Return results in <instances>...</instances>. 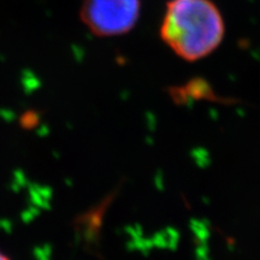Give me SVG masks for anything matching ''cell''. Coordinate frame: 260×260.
<instances>
[{
	"label": "cell",
	"instance_id": "obj_1",
	"mask_svg": "<svg viewBox=\"0 0 260 260\" xmlns=\"http://www.w3.org/2000/svg\"><path fill=\"white\" fill-rule=\"evenodd\" d=\"M225 24L211 0H170L160 25V38L176 56L197 61L222 44Z\"/></svg>",
	"mask_w": 260,
	"mask_h": 260
},
{
	"label": "cell",
	"instance_id": "obj_2",
	"mask_svg": "<svg viewBox=\"0 0 260 260\" xmlns=\"http://www.w3.org/2000/svg\"><path fill=\"white\" fill-rule=\"evenodd\" d=\"M141 14V0H83L81 21L100 38H113L133 30Z\"/></svg>",
	"mask_w": 260,
	"mask_h": 260
},
{
	"label": "cell",
	"instance_id": "obj_3",
	"mask_svg": "<svg viewBox=\"0 0 260 260\" xmlns=\"http://www.w3.org/2000/svg\"><path fill=\"white\" fill-rule=\"evenodd\" d=\"M0 260H11V259H10L9 256L6 255L4 252H3V251H0Z\"/></svg>",
	"mask_w": 260,
	"mask_h": 260
}]
</instances>
